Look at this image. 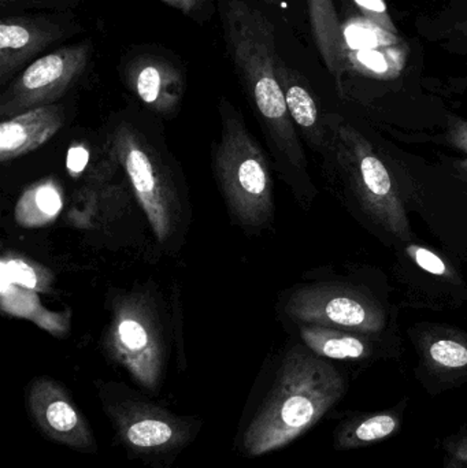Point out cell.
Instances as JSON below:
<instances>
[{"instance_id": "obj_16", "label": "cell", "mask_w": 467, "mask_h": 468, "mask_svg": "<svg viewBox=\"0 0 467 468\" xmlns=\"http://www.w3.org/2000/svg\"><path fill=\"white\" fill-rule=\"evenodd\" d=\"M276 73L284 92L285 101L295 126L301 129L310 144L321 148L325 144V131L321 122L317 101L307 80L288 63L277 46Z\"/></svg>"}, {"instance_id": "obj_22", "label": "cell", "mask_w": 467, "mask_h": 468, "mask_svg": "<svg viewBox=\"0 0 467 468\" xmlns=\"http://www.w3.org/2000/svg\"><path fill=\"white\" fill-rule=\"evenodd\" d=\"M345 37V52L361 51V49L386 48L400 46L398 35L386 32L377 25L365 19H351L342 27Z\"/></svg>"}, {"instance_id": "obj_10", "label": "cell", "mask_w": 467, "mask_h": 468, "mask_svg": "<svg viewBox=\"0 0 467 468\" xmlns=\"http://www.w3.org/2000/svg\"><path fill=\"white\" fill-rule=\"evenodd\" d=\"M285 314L298 324L367 335H377L387 324L383 307L373 297L343 283L299 286L288 297Z\"/></svg>"}, {"instance_id": "obj_11", "label": "cell", "mask_w": 467, "mask_h": 468, "mask_svg": "<svg viewBox=\"0 0 467 468\" xmlns=\"http://www.w3.org/2000/svg\"><path fill=\"white\" fill-rule=\"evenodd\" d=\"M85 32L76 11L0 16V87L5 90L30 63Z\"/></svg>"}, {"instance_id": "obj_1", "label": "cell", "mask_w": 467, "mask_h": 468, "mask_svg": "<svg viewBox=\"0 0 467 468\" xmlns=\"http://www.w3.org/2000/svg\"><path fill=\"white\" fill-rule=\"evenodd\" d=\"M348 392V379L304 344L284 352L268 384L241 411L233 447L255 459L284 450L324 420Z\"/></svg>"}, {"instance_id": "obj_17", "label": "cell", "mask_w": 467, "mask_h": 468, "mask_svg": "<svg viewBox=\"0 0 467 468\" xmlns=\"http://www.w3.org/2000/svg\"><path fill=\"white\" fill-rule=\"evenodd\" d=\"M304 346L318 356L340 362H366L377 357V343L373 335L334 327L302 324Z\"/></svg>"}, {"instance_id": "obj_23", "label": "cell", "mask_w": 467, "mask_h": 468, "mask_svg": "<svg viewBox=\"0 0 467 468\" xmlns=\"http://www.w3.org/2000/svg\"><path fill=\"white\" fill-rule=\"evenodd\" d=\"M82 0H0V16L35 11H76Z\"/></svg>"}, {"instance_id": "obj_9", "label": "cell", "mask_w": 467, "mask_h": 468, "mask_svg": "<svg viewBox=\"0 0 467 468\" xmlns=\"http://www.w3.org/2000/svg\"><path fill=\"white\" fill-rule=\"evenodd\" d=\"M117 71L123 87L148 112L166 118L177 114L188 79L177 52L161 44H133L121 55Z\"/></svg>"}, {"instance_id": "obj_20", "label": "cell", "mask_w": 467, "mask_h": 468, "mask_svg": "<svg viewBox=\"0 0 467 468\" xmlns=\"http://www.w3.org/2000/svg\"><path fill=\"white\" fill-rule=\"evenodd\" d=\"M65 195L55 178H46L25 189L14 210L16 224L41 228L52 224L62 213Z\"/></svg>"}, {"instance_id": "obj_29", "label": "cell", "mask_w": 467, "mask_h": 468, "mask_svg": "<svg viewBox=\"0 0 467 468\" xmlns=\"http://www.w3.org/2000/svg\"><path fill=\"white\" fill-rule=\"evenodd\" d=\"M450 140L458 150L465 154V159L460 162L458 167L467 177V121H452L450 126Z\"/></svg>"}, {"instance_id": "obj_12", "label": "cell", "mask_w": 467, "mask_h": 468, "mask_svg": "<svg viewBox=\"0 0 467 468\" xmlns=\"http://www.w3.org/2000/svg\"><path fill=\"white\" fill-rule=\"evenodd\" d=\"M25 407L44 439L84 455L98 452L90 420L62 382L46 376L32 379L25 393Z\"/></svg>"}, {"instance_id": "obj_4", "label": "cell", "mask_w": 467, "mask_h": 468, "mask_svg": "<svg viewBox=\"0 0 467 468\" xmlns=\"http://www.w3.org/2000/svg\"><path fill=\"white\" fill-rule=\"evenodd\" d=\"M221 140L214 169L233 218L247 228H262L273 217V180L268 159L228 99L219 101Z\"/></svg>"}, {"instance_id": "obj_18", "label": "cell", "mask_w": 467, "mask_h": 468, "mask_svg": "<svg viewBox=\"0 0 467 468\" xmlns=\"http://www.w3.org/2000/svg\"><path fill=\"white\" fill-rule=\"evenodd\" d=\"M123 189L111 184L95 183L74 192L68 210V222L79 229H95L111 221L125 205Z\"/></svg>"}, {"instance_id": "obj_30", "label": "cell", "mask_w": 467, "mask_h": 468, "mask_svg": "<svg viewBox=\"0 0 467 468\" xmlns=\"http://www.w3.org/2000/svg\"><path fill=\"white\" fill-rule=\"evenodd\" d=\"M255 5H260L268 16L274 19V10L279 7L281 0H251Z\"/></svg>"}, {"instance_id": "obj_27", "label": "cell", "mask_w": 467, "mask_h": 468, "mask_svg": "<svg viewBox=\"0 0 467 468\" xmlns=\"http://www.w3.org/2000/svg\"><path fill=\"white\" fill-rule=\"evenodd\" d=\"M413 258L416 263L425 271L435 275H444L447 272V266L436 253L425 250L422 247H413Z\"/></svg>"}, {"instance_id": "obj_19", "label": "cell", "mask_w": 467, "mask_h": 468, "mask_svg": "<svg viewBox=\"0 0 467 468\" xmlns=\"http://www.w3.org/2000/svg\"><path fill=\"white\" fill-rule=\"evenodd\" d=\"M307 8L318 51L340 84V77L348 70L347 52L334 0H307Z\"/></svg>"}, {"instance_id": "obj_31", "label": "cell", "mask_w": 467, "mask_h": 468, "mask_svg": "<svg viewBox=\"0 0 467 468\" xmlns=\"http://www.w3.org/2000/svg\"><path fill=\"white\" fill-rule=\"evenodd\" d=\"M441 468H466L465 464L451 453L444 452L443 467Z\"/></svg>"}, {"instance_id": "obj_14", "label": "cell", "mask_w": 467, "mask_h": 468, "mask_svg": "<svg viewBox=\"0 0 467 468\" xmlns=\"http://www.w3.org/2000/svg\"><path fill=\"white\" fill-rule=\"evenodd\" d=\"M68 114V104L59 101L3 120L0 123V162L7 164L46 144L65 126Z\"/></svg>"}, {"instance_id": "obj_21", "label": "cell", "mask_w": 467, "mask_h": 468, "mask_svg": "<svg viewBox=\"0 0 467 468\" xmlns=\"http://www.w3.org/2000/svg\"><path fill=\"white\" fill-rule=\"evenodd\" d=\"M405 57L406 54L400 49V46L361 49V51L348 52L347 69L362 76L394 79L402 71Z\"/></svg>"}, {"instance_id": "obj_28", "label": "cell", "mask_w": 467, "mask_h": 468, "mask_svg": "<svg viewBox=\"0 0 467 468\" xmlns=\"http://www.w3.org/2000/svg\"><path fill=\"white\" fill-rule=\"evenodd\" d=\"M443 452L457 456L467 468V428L462 426L457 433L446 437L441 442Z\"/></svg>"}, {"instance_id": "obj_7", "label": "cell", "mask_w": 467, "mask_h": 468, "mask_svg": "<svg viewBox=\"0 0 467 468\" xmlns=\"http://www.w3.org/2000/svg\"><path fill=\"white\" fill-rule=\"evenodd\" d=\"M95 57V43L90 36L38 58L2 90L0 117L8 120L37 107L59 103L92 74Z\"/></svg>"}, {"instance_id": "obj_2", "label": "cell", "mask_w": 467, "mask_h": 468, "mask_svg": "<svg viewBox=\"0 0 467 468\" xmlns=\"http://www.w3.org/2000/svg\"><path fill=\"white\" fill-rule=\"evenodd\" d=\"M228 58L241 90L280 155L298 170L306 158L276 73V22L251 0H218Z\"/></svg>"}, {"instance_id": "obj_24", "label": "cell", "mask_w": 467, "mask_h": 468, "mask_svg": "<svg viewBox=\"0 0 467 468\" xmlns=\"http://www.w3.org/2000/svg\"><path fill=\"white\" fill-rule=\"evenodd\" d=\"M161 2L180 11L186 18L196 22L197 25L207 24L218 11V0H161Z\"/></svg>"}, {"instance_id": "obj_25", "label": "cell", "mask_w": 467, "mask_h": 468, "mask_svg": "<svg viewBox=\"0 0 467 468\" xmlns=\"http://www.w3.org/2000/svg\"><path fill=\"white\" fill-rule=\"evenodd\" d=\"M354 2L361 8L362 14H364L367 21L377 25L378 27L386 30V32L398 35V29L395 27L388 10H387L386 3L383 0H354Z\"/></svg>"}, {"instance_id": "obj_26", "label": "cell", "mask_w": 467, "mask_h": 468, "mask_svg": "<svg viewBox=\"0 0 467 468\" xmlns=\"http://www.w3.org/2000/svg\"><path fill=\"white\" fill-rule=\"evenodd\" d=\"M90 150L84 144H76L69 150L66 167L73 178L84 177L87 167L90 169Z\"/></svg>"}, {"instance_id": "obj_3", "label": "cell", "mask_w": 467, "mask_h": 468, "mask_svg": "<svg viewBox=\"0 0 467 468\" xmlns=\"http://www.w3.org/2000/svg\"><path fill=\"white\" fill-rule=\"evenodd\" d=\"M95 387L115 441L131 461L170 468L202 431L199 418L175 414L122 382L96 381Z\"/></svg>"}, {"instance_id": "obj_5", "label": "cell", "mask_w": 467, "mask_h": 468, "mask_svg": "<svg viewBox=\"0 0 467 468\" xmlns=\"http://www.w3.org/2000/svg\"><path fill=\"white\" fill-rule=\"evenodd\" d=\"M158 308L148 292L122 293L114 300L103 335V349L142 389L156 393L166 374L167 344Z\"/></svg>"}, {"instance_id": "obj_13", "label": "cell", "mask_w": 467, "mask_h": 468, "mask_svg": "<svg viewBox=\"0 0 467 468\" xmlns=\"http://www.w3.org/2000/svg\"><path fill=\"white\" fill-rule=\"evenodd\" d=\"M419 381L430 396L467 382V340L454 333L427 335L419 343Z\"/></svg>"}, {"instance_id": "obj_32", "label": "cell", "mask_w": 467, "mask_h": 468, "mask_svg": "<svg viewBox=\"0 0 467 468\" xmlns=\"http://www.w3.org/2000/svg\"><path fill=\"white\" fill-rule=\"evenodd\" d=\"M460 27L461 32H462L463 35H465L466 38H467V21L462 22V24H461L460 27Z\"/></svg>"}, {"instance_id": "obj_15", "label": "cell", "mask_w": 467, "mask_h": 468, "mask_svg": "<svg viewBox=\"0 0 467 468\" xmlns=\"http://www.w3.org/2000/svg\"><path fill=\"white\" fill-rule=\"evenodd\" d=\"M408 403V399H403L391 409L343 412L332 433L334 450L337 452L362 450L397 436L402 431Z\"/></svg>"}, {"instance_id": "obj_6", "label": "cell", "mask_w": 467, "mask_h": 468, "mask_svg": "<svg viewBox=\"0 0 467 468\" xmlns=\"http://www.w3.org/2000/svg\"><path fill=\"white\" fill-rule=\"evenodd\" d=\"M110 142L156 239L166 244L180 227L181 203L164 159L125 115L115 121Z\"/></svg>"}, {"instance_id": "obj_8", "label": "cell", "mask_w": 467, "mask_h": 468, "mask_svg": "<svg viewBox=\"0 0 467 468\" xmlns=\"http://www.w3.org/2000/svg\"><path fill=\"white\" fill-rule=\"evenodd\" d=\"M337 156L362 210L387 233L410 239V222L388 167L348 123L337 128Z\"/></svg>"}]
</instances>
